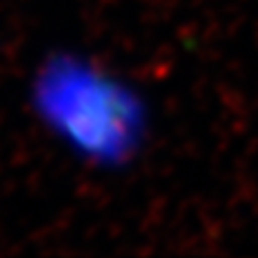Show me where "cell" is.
Returning <instances> with one entry per match:
<instances>
[{"instance_id": "obj_1", "label": "cell", "mask_w": 258, "mask_h": 258, "mask_svg": "<svg viewBox=\"0 0 258 258\" xmlns=\"http://www.w3.org/2000/svg\"><path fill=\"white\" fill-rule=\"evenodd\" d=\"M23 102L50 145L98 177L134 170L156 136V107L145 86L77 45H54L32 61Z\"/></svg>"}]
</instances>
